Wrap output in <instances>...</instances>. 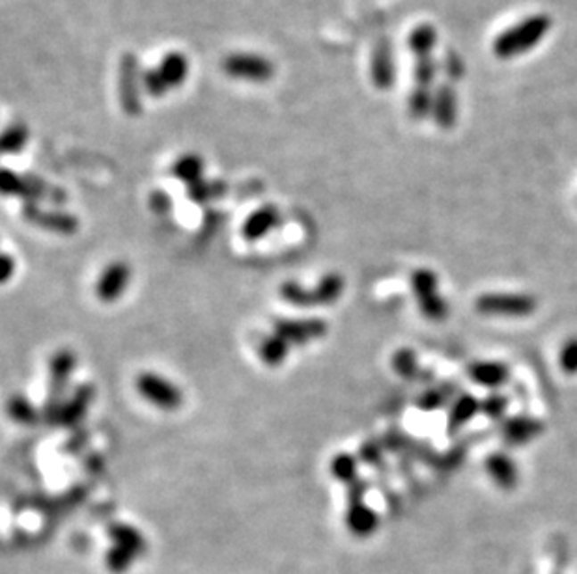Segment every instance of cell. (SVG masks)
Segmentation results:
<instances>
[{
    "mask_svg": "<svg viewBox=\"0 0 577 574\" xmlns=\"http://www.w3.org/2000/svg\"><path fill=\"white\" fill-rule=\"evenodd\" d=\"M549 27L551 19L548 15H531L497 37L493 41V51L499 58H514L517 54H523L536 44H540Z\"/></svg>",
    "mask_w": 577,
    "mask_h": 574,
    "instance_id": "obj_1",
    "label": "cell"
},
{
    "mask_svg": "<svg viewBox=\"0 0 577 574\" xmlns=\"http://www.w3.org/2000/svg\"><path fill=\"white\" fill-rule=\"evenodd\" d=\"M75 369V355L68 348L58 351L49 364V388H47V399L44 403L42 418L45 423H56L58 414H61L64 405V394L70 382V377Z\"/></svg>",
    "mask_w": 577,
    "mask_h": 574,
    "instance_id": "obj_2",
    "label": "cell"
},
{
    "mask_svg": "<svg viewBox=\"0 0 577 574\" xmlns=\"http://www.w3.org/2000/svg\"><path fill=\"white\" fill-rule=\"evenodd\" d=\"M344 291V280L341 275H327L316 285V290H305L297 282H284L281 285V297L292 306L312 308V306H327L341 299Z\"/></svg>",
    "mask_w": 577,
    "mask_h": 574,
    "instance_id": "obj_3",
    "label": "cell"
},
{
    "mask_svg": "<svg viewBox=\"0 0 577 574\" xmlns=\"http://www.w3.org/2000/svg\"><path fill=\"white\" fill-rule=\"evenodd\" d=\"M411 287L421 312L430 321H443L447 317V306L443 297L437 291V278L428 269L415 271L411 276Z\"/></svg>",
    "mask_w": 577,
    "mask_h": 574,
    "instance_id": "obj_4",
    "label": "cell"
},
{
    "mask_svg": "<svg viewBox=\"0 0 577 574\" xmlns=\"http://www.w3.org/2000/svg\"><path fill=\"white\" fill-rule=\"evenodd\" d=\"M476 310L486 316L525 317L536 310V300L529 295L488 293L476 299Z\"/></svg>",
    "mask_w": 577,
    "mask_h": 574,
    "instance_id": "obj_5",
    "label": "cell"
},
{
    "mask_svg": "<svg viewBox=\"0 0 577 574\" xmlns=\"http://www.w3.org/2000/svg\"><path fill=\"white\" fill-rule=\"evenodd\" d=\"M136 388L144 399L163 410H176L182 406L184 396L172 382L155 373H143L136 379Z\"/></svg>",
    "mask_w": 577,
    "mask_h": 574,
    "instance_id": "obj_6",
    "label": "cell"
},
{
    "mask_svg": "<svg viewBox=\"0 0 577 574\" xmlns=\"http://www.w3.org/2000/svg\"><path fill=\"white\" fill-rule=\"evenodd\" d=\"M223 70L234 78H245L249 82H266L273 77L275 70L271 62L258 54H230L223 62Z\"/></svg>",
    "mask_w": 577,
    "mask_h": 574,
    "instance_id": "obj_7",
    "label": "cell"
},
{
    "mask_svg": "<svg viewBox=\"0 0 577 574\" xmlns=\"http://www.w3.org/2000/svg\"><path fill=\"white\" fill-rule=\"evenodd\" d=\"M275 334L286 340L290 345H303L314 340H320L327 332V324L322 319H303V321H290V319H276L273 323Z\"/></svg>",
    "mask_w": 577,
    "mask_h": 574,
    "instance_id": "obj_8",
    "label": "cell"
},
{
    "mask_svg": "<svg viewBox=\"0 0 577 574\" xmlns=\"http://www.w3.org/2000/svg\"><path fill=\"white\" fill-rule=\"evenodd\" d=\"M143 75L138 71V60L133 54H124L120 64V99L128 114L141 112V90Z\"/></svg>",
    "mask_w": 577,
    "mask_h": 574,
    "instance_id": "obj_9",
    "label": "cell"
},
{
    "mask_svg": "<svg viewBox=\"0 0 577 574\" xmlns=\"http://www.w3.org/2000/svg\"><path fill=\"white\" fill-rule=\"evenodd\" d=\"M23 217L34 226H39V228L61 235H73L78 228V220L73 215L64 211H44L39 209V205L34 201L25 203Z\"/></svg>",
    "mask_w": 577,
    "mask_h": 574,
    "instance_id": "obj_10",
    "label": "cell"
},
{
    "mask_svg": "<svg viewBox=\"0 0 577 574\" xmlns=\"http://www.w3.org/2000/svg\"><path fill=\"white\" fill-rule=\"evenodd\" d=\"M47 183L37 179L36 176H19L12 170H3V193L6 196H19L29 201H37L39 198L47 196Z\"/></svg>",
    "mask_w": 577,
    "mask_h": 574,
    "instance_id": "obj_11",
    "label": "cell"
},
{
    "mask_svg": "<svg viewBox=\"0 0 577 574\" xmlns=\"http://www.w3.org/2000/svg\"><path fill=\"white\" fill-rule=\"evenodd\" d=\"M129 276H131V271L128 263L124 261L111 263L103 271V275L99 276V282L95 287L97 297L103 302H112L116 299H120L129 283Z\"/></svg>",
    "mask_w": 577,
    "mask_h": 574,
    "instance_id": "obj_12",
    "label": "cell"
},
{
    "mask_svg": "<svg viewBox=\"0 0 577 574\" xmlns=\"http://www.w3.org/2000/svg\"><path fill=\"white\" fill-rule=\"evenodd\" d=\"M94 386L92 384H81L71 399H68L62 405L61 414H58L56 425H62V427H77L81 423V420L85 418L87 410L94 399Z\"/></svg>",
    "mask_w": 577,
    "mask_h": 574,
    "instance_id": "obj_13",
    "label": "cell"
},
{
    "mask_svg": "<svg viewBox=\"0 0 577 574\" xmlns=\"http://www.w3.org/2000/svg\"><path fill=\"white\" fill-rule=\"evenodd\" d=\"M372 82L382 90H387L392 86L394 82V60H392V47L391 41L382 39L380 44L375 45L372 53Z\"/></svg>",
    "mask_w": 577,
    "mask_h": 574,
    "instance_id": "obj_14",
    "label": "cell"
},
{
    "mask_svg": "<svg viewBox=\"0 0 577 574\" xmlns=\"http://www.w3.org/2000/svg\"><path fill=\"white\" fill-rule=\"evenodd\" d=\"M278 218H281V213L275 208V205H264V208L256 209L243 224V237L247 241H258L264 235H268L275 226L278 224Z\"/></svg>",
    "mask_w": 577,
    "mask_h": 574,
    "instance_id": "obj_15",
    "label": "cell"
},
{
    "mask_svg": "<svg viewBox=\"0 0 577 574\" xmlns=\"http://www.w3.org/2000/svg\"><path fill=\"white\" fill-rule=\"evenodd\" d=\"M433 118L435 121L440 123L443 129H449L454 126L456 121V94L452 90V86L449 85H441L437 88V92L433 94Z\"/></svg>",
    "mask_w": 577,
    "mask_h": 574,
    "instance_id": "obj_16",
    "label": "cell"
},
{
    "mask_svg": "<svg viewBox=\"0 0 577 574\" xmlns=\"http://www.w3.org/2000/svg\"><path fill=\"white\" fill-rule=\"evenodd\" d=\"M469 375L476 384L486 388H497L507 381L508 369L499 362H476L471 365Z\"/></svg>",
    "mask_w": 577,
    "mask_h": 574,
    "instance_id": "obj_17",
    "label": "cell"
},
{
    "mask_svg": "<svg viewBox=\"0 0 577 574\" xmlns=\"http://www.w3.org/2000/svg\"><path fill=\"white\" fill-rule=\"evenodd\" d=\"M159 73L165 78L167 86L169 88H176L180 86L182 82L185 80L187 73H189V62L182 53H169L163 60L161 64H159Z\"/></svg>",
    "mask_w": 577,
    "mask_h": 574,
    "instance_id": "obj_18",
    "label": "cell"
},
{
    "mask_svg": "<svg viewBox=\"0 0 577 574\" xmlns=\"http://www.w3.org/2000/svg\"><path fill=\"white\" fill-rule=\"evenodd\" d=\"M486 470L488 474L491 476V480L503 487V488H514L517 483V470L514 466V463L507 457V455H491L486 461Z\"/></svg>",
    "mask_w": 577,
    "mask_h": 574,
    "instance_id": "obj_19",
    "label": "cell"
},
{
    "mask_svg": "<svg viewBox=\"0 0 577 574\" xmlns=\"http://www.w3.org/2000/svg\"><path fill=\"white\" fill-rule=\"evenodd\" d=\"M542 430V423L527 418H515L505 425V440L510 444H523L532 440Z\"/></svg>",
    "mask_w": 577,
    "mask_h": 574,
    "instance_id": "obj_20",
    "label": "cell"
},
{
    "mask_svg": "<svg viewBox=\"0 0 577 574\" xmlns=\"http://www.w3.org/2000/svg\"><path fill=\"white\" fill-rule=\"evenodd\" d=\"M172 174L176 179L187 183V187H189V184L202 179L204 162L201 157H196V155H184L174 162Z\"/></svg>",
    "mask_w": 577,
    "mask_h": 574,
    "instance_id": "obj_21",
    "label": "cell"
},
{
    "mask_svg": "<svg viewBox=\"0 0 577 574\" xmlns=\"http://www.w3.org/2000/svg\"><path fill=\"white\" fill-rule=\"evenodd\" d=\"M227 193V183L223 181H196L187 187V196L194 203H208L215 198H221Z\"/></svg>",
    "mask_w": 577,
    "mask_h": 574,
    "instance_id": "obj_22",
    "label": "cell"
},
{
    "mask_svg": "<svg viewBox=\"0 0 577 574\" xmlns=\"http://www.w3.org/2000/svg\"><path fill=\"white\" fill-rule=\"evenodd\" d=\"M288 353H290V343L281 336H276L275 332L273 336L266 338L260 345V357L271 367L281 365L286 360Z\"/></svg>",
    "mask_w": 577,
    "mask_h": 574,
    "instance_id": "obj_23",
    "label": "cell"
},
{
    "mask_svg": "<svg viewBox=\"0 0 577 574\" xmlns=\"http://www.w3.org/2000/svg\"><path fill=\"white\" fill-rule=\"evenodd\" d=\"M435 41H437L435 29H432L430 25H421L416 27L409 36V49L416 58L428 56L435 47Z\"/></svg>",
    "mask_w": 577,
    "mask_h": 574,
    "instance_id": "obj_24",
    "label": "cell"
},
{
    "mask_svg": "<svg viewBox=\"0 0 577 574\" xmlns=\"http://www.w3.org/2000/svg\"><path fill=\"white\" fill-rule=\"evenodd\" d=\"M479 408H482V406L479 405V401H476L471 396H464V398L457 399L454 403V406L450 408V416H449L450 429L454 430L457 427L466 425L476 413H479Z\"/></svg>",
    "mask_w": 577,
    "mask_h": 574,
    "instance_id": "obj_25",
    "label": "cell"
},
{
    "mask_svg": "<svg viewBox=\"0 0 577 574\" xmlns=\"http://www.w3.org/2000/svg\"><path fill=\"white\" fill-rule=\"evenodd\" d=\"M8 413L15 422L23 425H36L39 420H42V414H39L37 410L29 403V399H25L23 396H13L10 399Z\"/></svg>",
    "mask_w": 577,
    "mask_h": 574,
    "instance_id": "obj_26",
    "label": "cell"
},
{
    "mask_svg": "<svg viewBox=\"0 0 577 574\" xmlns=\"http://www.w3.org/2000/svg\"><path fill=\"white\" fill-rule=\"evenodd\" d=\"M437 66L432 60V56H419L415 62V70H413V78H415V88H425L430 90V85L435 78Z\"/></svg>",
    "mask_w": 577,
    "mask_h": 574,
    "instance_id": "obj_27",
    "label": "cell"
},
{
    "mask_svg": "<svg viewBox=\"0 0 577 574\" xmlns=\"http://www.w3.org/2000/svg\"><path fill=\"white\" fill-rule=\"evenodd\" d=\"M331 470H333V476L346 485H351L353 481H357V459L348 454L336 455L333 459Z\"/></svg>",
    "mask_w": 577,
    "mask_h": 574,
    "instance_id": "obj_28",
    "label": "cell"
},
{
    "mask_svg": "<svg viewBox=\"0 0 577 574\" xmlns=\"http://www.w3.org/2000/svg\"><path fill=\"white\" fill-rule=\"evenodd\" d=\"M27 138H29L27 127H23L21 123H13L12 127H8L4 131V136H3V152L4 153H17V152H21L25 148Z\"/></svg>",
    "mask_w": 577,
    "mask_h": 574,
    "instance_id": "obj_29",
    "label": "cell"
},
{
    "mask_svg": "<svg viewBox=\"0 0 577 574\" xmlns=\"http://www.w3.org/2000/svg\"><path fill=\"white\" fill-rule=\"evenodd\" d=\"M392 367L398 375H402L406 379L416 377V372H419V365H416V357L409 348H402L398 351L392 358Z\"/></svg>",
    "mask_w": 577,
    "mask_h": 574,
    "instance_id": "obj_30",
    "label": "cell"
},
{
    "mask_svg": "<svg viewBox=\"0 0 577 574\" xmlns=\"http://www.w3.org/2000/svg\"><path fill=\"white\" fill-rule=\"evenodd\" d=\"M433 105V95H430V90L425 88H413L409 97V111L413 118H425Z\"/></svg>",
    "mask_w": 577,
    "mask_h": 574,
    "instance_id": "obj_31",
    "label": "cell"
},
{
    "mask_svg": "<svg viewBox=\"0 0 577 574\" xmlns=\"http://www.w3.org/2000/svg\"><path fill=\"white\" fill-rule=\"evenodd\" d=\"M143 88L152 97H163L170 90L167 86L165 78L161 77V73H159V70H150V71L143 73Z\"/></svg>",
    "mask_w": 577,
    "mask_h": 574,
    "instance_id": "obj_32",
    "label": "cell"
},
{
    "mask_svg": "<svg viewBox=\"0 0 577 574\" xmlns=\"http://www.w3.org/2000/svg\"><path fill=\"white\" fill-rule=\"evenodd\" d=\"M559 364H561V369L565 373H568V375L577 373V338L565 343L563 351L559 355Z\"/></svg>",
    "mask_w": 577,
    "mask_h": 574,
    "instance_id": "obj_33",
    "label": "cell"
},
{
    "mask_svg": "<svg viewBox=\"0 0 577 574\" xmlns=\"http://www.w3.org/2000/svg\"><path fill=\"white\" fill-rule=\"evenodd\" d=\"M505 406H507V401L501 396H490L482 403V410L490 418H499L505 413Z\"/></svg>",
    "mask_w": 577,
    "mask_h": 574,
    "instance_id": "obj_34",
    "label": "cell"
},
{
    "mask_svg": "<svg viewBox=\"0 0 577 574\" xmlns=\"http://www.w3.org/2000/svg\"><path fill=\"white\" fill-rule=\"evenodd\" d=\"M150 208L157 215H165V213H169L172 209V200L165 193H153L152 200H150Z\"/></svg>",
    "mask_w": 577,
    "mask_h": 574,
    "instance_id": "obj_35",
    "label": "cell"
},
{
    "mask_svg": "<svg viewBox=\"0 0 577 574\" xmlns=\"http://www.w3.org/2000/svg\"><path fill=\"white\" fill-rule=\"evenodd\" d=\"M445 71L450 78H460L464 75V66L462 60L457 58L456 53H447L445 56Z\"/></svg>",
    "mask_w": 577,
    "mask_h": 574,
    "instance_id": "obj_36",
    "label": "cell"
},
{
    "mask_svg": "<svg viewBox=\"0 0 577 574\" xmlns=\"http://www.w3.org/2000/svg\"><path fill=\"white\" fill-rule=\"evenodd\" d=\"M361 459L368 464H377L382 461V449L375 442H367L361 449Z\"/></svg>",
    "mask_w": 577,
    "mask_h": 574,
    "instance_id": "obj_37",
    "label": "cell"
},
{
    "mask_svg": "<svg viewBox=\"0 0 577 574\" xmlns=\"http://www.w3.org/2000/svg\"><path fill=\"white\" fill-rule=\"evenodd\" d=\"M443 403H445V394L437 392V390H432V392H426L421 398V401H419V405H421L423 410H433V408H437V406L443 405Z\"/></svg>",
    "mask_w": 577,
    "mask_h": 574,
    "instance_id": "obj_38",
    "label": "cell"
},
{
    "mask_svg": "<svg viewBox=\"0 0 577 574\" xmlns=\"http://www.w3.org/2000/svg\"><path fill=\"white\" fill-rule=\"evenodd\" d=\"M13 266H15V261L4 254V259H3V282H8L10 276L13 275Z\"/></svg>",
    "mask_w": 577,
    "mask_h": 574,
    "instance_id": "obj_39",
    "label": "cell"
}]
</instances>
